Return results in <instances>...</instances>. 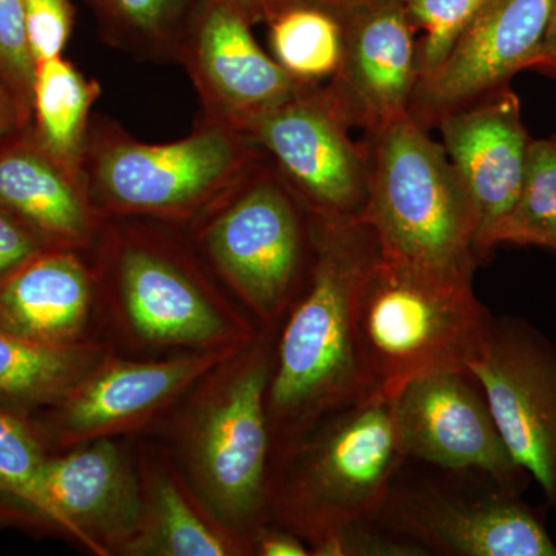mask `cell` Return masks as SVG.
<instances>
[{
	"instance_id": "cell-1",
	"label": "cell",
	"mask_w": 556,
	"mask_h": 556,
	"mask_svg": "<svg viewBox=\"0 0 556 556\" xmlns=\"http://www.w3.org/2000/svg\"><path fill=\"white\" fill-rule=\"evenodd\" d=\"M308 215V277L288 306L268 390L273 452L371 397L357 334L358 300L380 248L362 218Z\"/></svg>"
},
{
	"instance_id": "cell-2",
	"label": "cell",
	"mask_w": 556,
	"mask_h": 556,
	"mask_svg": "<svg viewBox=\"0 0 556 556\" xmlns=\"http://www.w3.org/2000/svg\"><path fill=\"white\" fill-rule=\"evenodd\" d=\"M492 314L473 270L380 257L357 309L362 362L372 393L393 401L412 380L470 367L484 351Z\"/></svg>"
},
{
	"instance_id": "cell-3",
	"label": "cell",
	"mask_w": 556,
	"mask_h": 556,
	"mask_svg": "<svg viewBox=\"0 0 556 556\" xmlns=\"http://www.w3.org/2000/svg\"><path fill=\"white\" fill-rule=\"evenodd\" d=\"M276 455L269 515L306 543L340 522L378 518L408 460L393 401L379 394L327 417Z\"/></svg>"
},
{
	"instance_id": "cell-4",
	"label": "cell",
	"mask_w": 556,
	"mask_h": 556,
	"mask_svg": "<svg viewBox=\"0 0 556 556\" xmlns=\"http://www.w3.org/2000/svg\"><path fill=\"white\" fill-rule=\"evenodd\" d=\"M371 226L382 257L412 265L473 270L477 218L447 153L412 118L364 135Z\"/></svg>"
},
{
	"instance_id": "cell-5",
	"label": "cell",
	"mask_w": 556,
	"mask_h": 556,
	"mask_svg": "<svg viewBox=\"0 0 556 556\" xmlns=\"http://www.w3.org/2000/svg\"><path fill=\"white\" fill-rule=\"evenodd\" d=\"M273 340V327L266 328L226 362L190 444L197 477L212 507L247 540L269 517Z\"/></svg>"
},
{
	"instance_id": "cell-6",
	"label": "cell",
	"mask_w": 556,
	"mask_h": 556,
	"mask_svg": "<svg viewBox=\"0 0 556 556\" xmlns=\"http://www.w3.org/2000/svg\"><path fill=\"white\" fill-rule=\"evenodd\" d=\"M404 470V468H402ZM397 475L379 521L427 556H556V544L519 492L489 475Z\"/></svg>"
},
{
	"instance_id": "cell-7",
	"label": "cell",
	"mask_w": 556,
	"mask_h": 556,
	"mask_svg": "<svg viewBox=\"0 0 556 556\" xmlns=\"http://www.w3.org/2000/svg\"><path fill=\"white\" fill-rule=\"evenodd\" d=\"M263 150L247 135L207 124L169 144L105 142L91 181L105 206L134 214L179 215L208 200L233 197L262 169Z\"/></svg>"
},
{
	"instance_id": "cell-8",
	"label": "cell",
	"mask_w": 556,
	"mask_h": 556,
	"mask_svg": "<svg viewBox=\"0 0 556 556\" xmlns=\"http://www.w3.org/2000/svg\"><path fill=\"white\" fill-rule=\"evenodd\" d=\"M300 208L280 174L262 167L207 232L219 273L266 328L285 316L299 291L309 241Z\"/></svg>"
},
{
	"instance_id": "cell-9",
	"label": "cell",
	"mask_w": 556,
	"mask_h": 556,
	"mask_svg": "<svg viewBox=\"0 0 556 556\" xmlns=\"http://www.w3.org/2000/svg\"><path fill=\"white\" fill-rule=\"evenodd\" d=\"M351 130L324 87L314 84L258 116L247 137L276 161L278 174L308 214L361 218L369 161L367 146L354 141Z\"/></svg>"
},
{
	"instance_id": "cell-10",
	"label": "cell",
	"mask_w": 556,
	"mask_h": 556,
	"mask_svg": "<svg viewBox=\"0 0 556 556\" xmlns=\"http://www.w3.org/2000/svg\"><path fill=\"white\" fill-rule=\"evenodd\" d=\"M468 369L515 463L556 510V348L529 321L493 316L484 351Z\"/></svg>"
},
{
	"instance_id": "cell-11",
	"label": "cell",
	"mask_w": 556,
	"mask_h": 556,
	"mask_svg": "<svg viewBox=\"0 0 556 556\" xmlns=\"http://www.w3.org/2000/svg\"><path fill=\"white\" fill-rule=\"evenodd\" d=\"M393 409L408 459L479 471L508 489L525 490L530 477L504 444L484 388L470 369L412 380L393 399Z\"/></svg>"
},
{
	"instance_id": "cell-12",
	"label": "cell",
	"mask_w": 556,
	"mask_h": 556,
	"mask_svg": "<svg viewBox=\"0 0 556 556\" xmlns=\"http://www.w3.org/2000/svg\"><path fill=\"white\" fill-rule=\"evenodd\" d=\"M556 0H490L437 67L417 79L408 115L437 129L453 110L508 87L517 73L536 68Z\"/></svg>"
},
{
	"instance_id": "cell-13",
	"label": "cell",
	"mask_w": 556,
	"mask_h": 556,
	"mask_svg": "<svg viewBox=\"0 0 556 556\" xmlns=\"http://www.w3.org/2000/svg\"><path fill=\"white\" fill-rule=\"evenodd\" d=\"M244 348H214L206 353L144 364H101L60 405L28 424L43 445L51 442L56 447L112 437L148 420L197 379L225 365Z\"/></svg>"
},
{
	"instance_id": "cell-14",
	"label": "cell",
	"mask_w": 556,
	"mask_h": 556,
	"mask_svg": "<svg viewBox=\"0 0 556 556\" xmlns=\"http://www.w3.org/2000/svg\"><path fill=\"white\" fill-rule=\"evenodd\" d=\"M340 25L342 53L324 86L340 116L364 135L409 118L419 67L415 27L404 0H386Z\"/></svg>"
},
{
	"instance_id": "cell-15",
	"label": "cell",
	"mask_w": 556,
	"mask_h": 556,
	"mask_svg": "<svg viewBox=\"0 0 556 556\" xmlns=\"http://www.w3.org/2000/svg\"><path fill=\"white\" fill-rule=\"evenodd\" d=\"M186 38L188 64L212 123L247 135L263 113L314 86L268 56L243 11L222 0L204 2Z\"/></svg>"
},
{
	"instance_id": "cell-16",
	"label": "cell",
	"mask_w": 556,
	"mask_h": 556,
	"mask_svg": "<svg viewBox=\"0 0 556 556\" xmlns=\"http://www.w3.org/2000/svg\"><path fill=\"white\" fill-rule=\"evenodd\" d=\"M442 148L466 189L477 218L479 263L493 252L492 239L521 188L532 139L521 104L508 87L453 110L439 121Z\"/></svg>"
},
{
	"instance_id": "cell-17",
	"label": "cell",
	"mask_w": 556,
	"mask_h": 556,
	"mask_svg": "<svg viewBox=\"0 0 556 556\" xmlns=\"http://www.w3.org/2000/svg\"><path fill=\"white\" fill-rule=\"evenodd\" d=\"M43 486L58 529L98 555L127 547L138 535L144 504L129 466L108 438L67 455L47 456Z\"/></svg>"
},
{
	"instance_id": "cell-18",
	"label": "cell",
	"mask_w": 556,
	"mask_h": 556,
	"mask_svg": "<svg viewBox=\"0 0 556 556\" xmlns=\"http://www.w3.org/2000/svg\"><path fill=\"white\" fill-rule=\"evenodd\" d=\"M124 305L139 334L161 345L244 348L254 336L230 324L199 288L166 258L130 249L119 266Z\"/></svg>"
},
{
	"instance_id": "cell-19",
	"label": "cell",
	"mask_w": 556,
	"mask_h": 556,
	"mask_svg": "<svg viewBox=\"0 0 556 556\" xmlns=\"http://www.w3.org/2000/svg\"><path fill=\"white\" fill-rule=\"evenodd\" d=\"M90 278L67 248H49L0 280V328L50 345L78 342Z\"/></svg>"
},
{
	"instance_id": "cell-20",
	"label": "cell",
	"mask_w": 556,
	"mask_h": 556,
	"mask_svg": "<svg viewBox=\"0 0 556 556\" xmlns=\"http://www.w3.org/2000/svg\"><path fill=\"white\" fill-rule=\"evenodd\" d=\"M78 179L47 155L33 135H17L0 148V208L50 247H73L89 236L90 208Z\"/></svg>"
},
{
	"instance_id": "cell-21",
	"label": "cell",
	"mask_w": 556,
	"mask_h": 556,
	"mask_svg": "<svg viewBox=\"0 0 556 556\" xmlns=\"http://www.w3.org/2000/svg\"><path fill=\"white\" fill-rule=\"evenodd\" d=\"M101 364L98 346L50 345L0 328V409L30 422L60 405Z\"/></svg>"
},
{
	"instance_id": "cell-22",
	"label": "cell",
	"mask_w": 556,
	"mask_h": 556,
	"mask_svg": "<svg viewBox=\"0 0 556 556\" xmlns=\"http://www.w3.org/2000/svg\"><path fill=\"white\" fill-rule=\"evenodd\" d=\"M98 93L97 83L87 80L61 56L36 67L33 138L47 155L78 177L87 119Z\"/></svg>"
},
{
	"instance_id": "cell-23",
	"label": "cell",
	"mask_w": 556,
	"mask_h": 556,
	"mask_svg": "<svg viewBox=\"0 0 556 556\" xmlns=\"http://www.w3.org/2000/svg\"><path fill=\"white\" fill-rule=\"evenodd\" d=\"M146 510L138 535L126 547L134 554L226 556L249 551L244 538L208 526L169 479H156Z\"/></svg>"
},
{
	"instance_id": "cell-24",
	"label": "cell",
	"mask_w": 556,
	"mask_h": 556,
	"mask_svg": "<svg viewBox=\"0 0 556 556\" xmlns=\"http://www.w3.org/2000/svg\"><path fill=\"white\" fill-rule=\"evenodd\" d=\"M47 456L30 424L0 409V522L58 527L43 486Z\"/></svg>"
},
{
	"instance_id": "cell-25",
	"label": "cell",
	"mask_w": 556,
	"mask_h": 556,
	"mask_svg": "<svg viewBox=\"0 0 556 556\" xmlns=\"http://www.w3.org/2000/svg\"><path fill=\"white\" fill-rule=\"evenodd\" d=\"M506 243L556 252V137L530 141L517 201L493 233V249Z\"/></svg>"
},
{
	"instance_id": "cell-26",
	"label": "cell",
	"mask_w": 556,
	"mask_h": 556,
	"mask_svg": "<svg viewBox=\"0 0 556 556\" xmlns=\"http://www.w3.org/2000/svg\"><path fill=\"white\" fill-rule=\"evenodd\" d=\"M270 22L274 60L302 83L331 78L342 53V25L324 11H281Z\"/></svg>"
},
{
	"instance_id": "cell-27",
	"label": "cell",
	"mask_w": 556,
	"mask_h": 556,
	"mask_svg": "<svg viewBox=\"0 0 556 556\" xmlns=\"http://www.w3.org/2000/svg\"><path fill=\"white\" fill-rule=\"evenodd\" d=\"M206 0H94L109 30L142 46L185 38Z\"/></svg>"
},
{
	"instance_id": "cell-28",
	"label": "cell",
	"mask_w": 556,
	"mask_h": 556,
	"mask_svg": "<svg viewBox=\"0 0 556 556\" xmlns=\"http://www.w3.org/2000/svg\"><path fill=\"white\" fill-rule=\"evenodd\" d=\"M490 0H404L413 27L424 31L417 40L419 76L431 72Z\"/></svg>"
},
{
	"instance_id": "cell-29",
	"label": "cell",
	"mask_w": 556,
	"mask_h": 556,
	"mask_svg": "<svg viewBox=\"0 0 556 556\" xmlns=\"http://www.w3.org/2000/svg\"><path fill=\"white\" fill-rule=\"evenodd\" d=\"M308 546L314 556H427L378 518L350 519L329 527L311 538Z\"/></svg>"
},
{
	"instance_id": "cell-30",
	"label": "cell",
	"mask_w": 556,
	"mask_h": 556,
	"mask_svg": "<svg viewBox=\"0 0 556 556\" xmlns=\"http://www.w3.org/2000/svg\"><path fill=\"white\" fill-rule=\"evenodd\" d=\"M0 78L30 126L36 64L28 49L22 0H0Z\"/></svg>"
},
{
	"instance_id": "cell-31",
	"label": "cell",
	"mask_w": 556,
	"mask_h": 556,
	"mask_svg": "<svg viewBox=\"0 0 556 556\" xmlns=\"http://www.w3.org/2000/svg\"><path fill=\"white\" fill-rule=\"evenodd\" d=\"M28 49L36 67L60 58L75 21L72 0H22Z\"/></svg>"
},
{
	"instance_id": "cell-32",
	"label": "cell",
	"mask_w": 556,
	"mask_h": 556,
	"mask_svg": "<svg viewBox=\"0 0 556 556\" xmlns=\"http://www.w3.org/2000/svg\"><path fill=\"white\" fill-rule=\"evenodd\" d=\"M49 248L35 230L0 208V280Z\"/></svg>"
},
{
	"instance_id": "cell-33",
	"label": "cell",
	"mask_w": 556,
	"mask_h": 556,
	"mask_svg": "<svg viewBox=\"0 0 556 556\" xmlns=\"http://www.w3.org/2000/svg\"><path fill=\"white\" fill-rule=\"evenodd\" d=\"M386 0H252L244 9L243 14L248 21H270L281 11L292 9H313L324 11L336 21L343 22L358 11L378 5Z\"/></svg>"
},
{
	"instance_id": "cell-34",
	"label": "cell",
	"mask_w": 556,
	"mask_h": 556,
	"mask_svg": "<svg viewBox=\"0 0 556 556\" xmlns=\"http://www.w3.org/2000/svg\"><path fill=\"white\" fill-rule=\"evenodd\" d=\"M249 551L260 556H308V543L288 527H255L249 535Z\"/></svg>"
},
{
	"instance_id": "cell-35",
	"label": "cell",
	"mask_w": 556,
	"mask_h": 556,
	"mask_svg": "<svg viewBox=\"0 0 556 556\" xmlns=\"http://www.w3.org/2000/svg\"><path fill=\"white\" fill-rule=\"evenodd\" d=\"M25 127L28 126L22 116L20 105L7 84L0 78V148L10 139L17 137Z\"/></svg>"
},
{
	"instance_id": "cell-36",
	"label": "cell",
	"mask_w": 556,
	"mask_h": 556,
	"mask_svg": "<svg viewBox=\"0 0 556 556\" xmlns=\"http://www.w3.org/2000/svg\"><path fill=\"white\" fill-rule=\"evenodd\" d=\"M536 68L556 76V5L551 22H548L543 50H541L540 64Z\"/></svg>"
},
{
	"instance_id": "cell-37",
	"label": "cell",
	"mask_w": 556,
	"mask_h": 556,
	"mask_svg": "<svg viewBox=\"0 0 556 556\" xmlns=\"http://www.w3.org/2000/svg\"><path fill=\"white\" fill-rule=\"evenodd\" d=\"M222 2L230 3V5L237 7V9L244 11L252 0H222Z\"/></svg>"
},
{
	"instance_id": "cell-38",
	"label": "cell",
	"mask_w": 556,
	"mask_h": 556,
	"mask_svg": "<svg viewBox=\"0 0 556 556\" xmlns=\"http://www.w3.org/2000/svg\"><path fill=\"white\" fill-rule=\"evenodd\" d=\"M89 2L91 3V5H93V3H94V0H89Z\"/></svg>"
}]
</instances>
